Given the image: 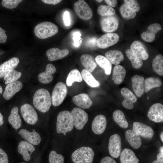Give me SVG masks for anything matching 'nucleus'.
I'll list each match as a JSON object with an SVG mask.
<instances>
[{
	"label": "nucleus",
	"mask_w": 163,
	"mask_h": 163,
	"mask_svg": "<svg viewBox=\"0 0 163 163\" xmlns=\"http://www.w3.org/2000/svg\"><path fill=\"white\" fill-rule=\"evenodd\" d=\"M0 163H8V159L7 154L0 148Z\"/></svg>",
	"instance_id": "46"
},
{
	"label": "nucleus",
	"mask_w": 163,
	"mask_h": 163,
	"mask_svg": "<svg viewBox=\"0 0 163 163\" xmlns=\"http://www.w3.org/2000/svg\"><path fill=\"white\" fill-rule=\"evenodd\" d=\"M67 93V89L66 85L62 82L57 83L53 90L51 100L53 105L58 106L63 102Z\"/></svg>",
	"instance_id": "5"
},
{
	"label": "nucleus",
	"mask_w": 163,
	"mask_h": 163,
	"mask_svg": "<svg viewBox=\"0 0 163 163\" xmlns=\"http://www.w3.org/2000/svg\"><path fill=\"white\" fill-rule=\"evenodd\" d=\"M147 116L151 121L159 123L163 121V105L160 103H156L150 108Z\"/></svg>",
	"instance_id": "12"
},
{
	"label": "nucleus",
	"mask_w": 163,
	"mask_h": 163,
	"mask_svg": "<svg viewBox=\"0 0 163 163\" xmlns=\"http://www.w3.org/2000/svg\"><path fill=\"white\" fill-rule=\"evenodd\" d=\"M69 53L66 49L60 50L58 48L54 47L48 50L46 52V55L49 61H54L62 59Z\"/></svg>",
	"instance_id": "23"
},
{
	"label": "nucleus",
	"mask_w": 163,
	"mask_h": 163,
	"mask_svg": "<svg viewBox=\"0 0 163 163\" xmlns=\"http://www.w3.org/2000/svg\"><path fill=\"white\" fill-rule=\"evenodd\" d=\"M81 75L82 79L89 86L93 88L99 86V82L95 79L91 72L86 69L82 70Z\"/></svg>",
	"instance_id": "35"
},
{
	"label": "nucleus",
	"mask_w": 163,
	"mask_h": 163,
	"mask_svg": "<svg viewBox=\"0 0 163 163\" xmlns=\"http://www.w3.org/2000/svg\"><path fill=\"white\" fill-rule=\"evenodd\" d=\"M56 132L58 133H66L72 130L74 127L71 113L68 110H63L58 115L56 121Z\"/></svg>",
	"instance_id": "2"
},
{
	"label": "nucleus",
	"mask_w": 163,
	"mask_h": 163,
	"mask_svg": "<svg viewBox=\"0 0 163 163\" xmlns=\"http://www.w3.org/2000/svg\"><path fill=\"white\" fill-rule=\"evenodd\" d=\"M74 126L77 129H82L88 120V114L83 110L75 107L71 112Z\"/></svg>",
	"instance_id": "7"
},
{
	"label": "nucleus",
	"mask_w": 163,
	"mask_h": 163,
	"mask_svg": "<svg viewBox=\"0 0 163 163\" xmlns=\"http://www.w3.org/2000/svg\"><path fill=\"white\" fill-rule=\"evenodd\" d=\"M123 1L125 4L136 12H138L139 11V5L136 0H124Z\"/></svg>",
	"instance_id": "44"
},
{
	"label": "nucleus",
	"mask_w": 163,
	"mask_h": 163,
	"mask_svg": "<svg viewBox=\"0 0 163 163\" xmlns=\"http://www.w3.org/2000/svg\"><path fill=\"white\" fill-rule=\"evenodd\" d=\"M125 53L130 60L133 66L136 69L140 68L143 65L142 59L138 57L130 49L127 50Z\"/></svg>",
	"instance_id": "36"
},
{
	"label": "nucleus",
	"mask_w": 163,
	"mask_h": 163,
	"mask_svg": "<svg viewBox=\"0 0 163 163\" xmlns=\"http://www.w3.org/2000/svg\"><path fill=\"white\" fill-rule=\"evenodd\" d=\"M21 72H18L14 69H11L4 78V80L5 81V84H8L17 81L21 77Z\"/></svg>",
	"instance_id": "40"
},
{
	"label": "nucleus",
	"mask_w": 163,
	"mask_h": 163,
	"mask_svg": "<svg viewBox=\"0 0 163 163\" xmlns=\"http://www.w3.org/2000/svg\"><path fill=\"white\" fill-rule=\"evenodd\" d=\"M101 163H117L116 161L112 158L106 156L101 160Z\"/></svg>",
	"instance_id": "49"
},
{
	"label": "nucleus",
	"mask_w": 163,
	"mask_h": 163,
	"mask_svg": "<svg viewBox=\"0 0 163 163\" xmlns=\"http://www.w3.org/2000/svg\"><path fill=\"white\" fill-rule=\"evenodd\" d=\"M19 62V59L17 57H14L0 65V78L4 77L10 71L15 68Z\"/></svg>",
	"instance_id": "25"
},
{
	"label": "nucleus",
	"mask_w": 163,
	"mask_h": 163,
	"mask_svg": "<svg viewBox=\"0 0 163 163\" xmlns=\"http://www.w3.org/2000/svg\"><path fill=\"white\" fill-rule=\"evenodd\" d=\"M43 2L48 4L56 5L62 1L61 0H42Z\"/></svg>",
	"instance_id": "51"
},
{
	"label": "nucleus",
	"mask_w": 163,
	"mask_h": 163,
	"mask_svg": "<svg viewBox=\"0 0 163 163\" xmlns=\"http://www.w3.org/2000/svg\"><path fill=\"white\" fill-rule=\"evenodd\" d=\"M97 40L96 38H93L90 40L89 41H88V43H89V45L90 46L91 45L94 46H95L96 44L97 45Z\"/></svg>",
	"instance_id": "53"
},
{
	"label": "nucleus",
	"mask_w": 163,
	"mask_h": 163,
	"mask_svg": "<svg viewBox=\"0 0 163 163\" xmlns=\"http://www.w3.org/2000/svg\"><path fill=\"white\" fill-rule=\"evenodd\" d=\"M157 159L152 163H163V153H159L157 156Z\"/></svg>",
	"instance_id": "50"
},
{
	"label": "nucleus",
	"mask_w": 163,
	"mask_h": 163,
	"mask_svg": "<svg viewBox=\"0 0 163 163\" xmlns=\"http://www.w3.org/2000/svg\"><path fill=\"white\" fill-rule=\"evenodd\" d=\"M115 122L121 128L124 129L128 126V123L123 113L120 110H115L113 114Z\"/></svg>",
	"instance_id": "34"
},
{
	"label": "nucleus",
	"mask_w": 163,
	"mask_h": 163,
	"mask_svg": "<svg viewBox=\"0 0 163 163\" xmlns=\"http://www.w3.org/2000/svg\"><path fill=\"white\" fill-rule=\"evenodd\" d=\"M120 11L122 17L127 20L134 18L136 15V12L125 3L120 6Z\"/></svg>",
	"instance_id": "39"
},
{
	"label": "nucleus",
	"mask_w": 163,
	"mask_h": 163,
	"mask_svg": "<svg viewBox=\"0 0 163 163\" xmlns=\"http://www.w3.org/2000/svg\"><path fill=\"white\" fill-rule=\"evenodd\" d=\"M126 75V70L121 65H117L113 68L112 79L116 85L121 84L123 81Z\"/></svg>",
	"instance_id": "29"
},
{
	"label": "nucleus",
	"mask_w": 163,
	"mask_h": 163,
	"mask_svg": "<svg viewBox=\"0 0 163 163\" xmlns=\"http://www.w3.org/2000/svg\"><path fill=\"white\" fill-rule=\"evenodd\" d=\"M94 152L90 147L84 146L74 151L72 155V159L74 163H92Z\"/></svg>",
	"instance_id": "4"
},
{
	"label": "nucleus",
	"mask_w": 163,
	"mask_h": 163,
	"mask_svg": "<svg viewBox=\"0 0 163 163\" xmlns=\"http://www.w3.org/2000/svg\"><path fill=\"white\" fill-rule=\"evenodd\" d=\"M58 31V27L56 24L48 21L40 23L34 28L35 35L40 39H45L54 36Z\"/></svg>",
	"instance_id": "3"
},
{
	"label": "nucleus",
	"mask_w": 163,
	"mask_h": 163,
	"mask_svg": "<svg viewBox=\"0 0 163 163\" xmlns=\"http://www.w3.org/2000/svg\"><path fill=\"white\" fill-rule=\"evenodd\" d=\"M82 81V78L79 70L74 69L69 73L66 78V84L68 86L70 87L74 82H81Z\"/></svg>",
	"instance_id": "38"
},
{
	"label": "nucleus",
	"mask_w": 163,
	"mask_h": 163,
	"mask_svg": "<svg viewBox=\"0 0 163 163\" xmlns=\"http://www.w3.org/2000/svg\"><path fill=\"white\" fill-rule=\"evenodd\" d=\"M97 12L99 15L104 17L113 15L115 13V11L108 5H102L98 7Z\"/></svg>",
	"instance_id": "41"
},
{
	"label": "nucleus",
	"mask_w": 163,
	"mask_h": 163,
	"mask_svg": "<svg viewBox=\"0 0 163 163\" xmlns=\"http://www.w3.org/2000/svg\"><path fill=\"white\" fill-rule=\"evenodd\" d=\"M56 71L55 66L51 64H47L45 72L40 73L38 76V79L41 83L47 84L53 79V76L51 74L55 73Z\"/></svg>",
	"instance_id": "24"
},
{
	"label": "nucleus",
	"mask_w": 163,
	"mask_h": 163,
	"mask_svg": "<svg viewBox=\"0 0 163 163\" xmlns=\"http://www.w3.org/2000/svg\"><path fill=\"white\" fill-rule=\"evenodd\" d=\"M74 11L80 19L88 20L92 17L93 11L87 3L84 0H79L76 2L74 5Z\"/></svg>",
	"instance_id": "6"
},
{
	"label": "nucleus",
	"mask_w": 163,
	"mask_h": 163,
	"mask_svg": "<svg viewBox=\"0 0 163 163\" xmlns=\"http://www.w3.org/2000/svg\"><path fill=\"white\" fill-rule=\"evenodd\" d=\"M152 68L154 71L160 76L163 75V57L161 54L157 55L153 60Z\"/></svg>",
	"instance_id": "37"
},
{
	"label": "nucleus",
	"mask_w": 163,
	"mask_h": 163,
	"mask_svg": "<svg viewBox=\"0 0 163 163\" xmlns=\"http://www.w3.org/2000/svg\"><path fill=\"white\" fill-rule=\"evenodd\" d=\"M34 106L42 113H45L50 109L52 104L51 98L48 90L44 88L38 90L34 94L33 99Z\"/></svg>",
	"instance_id": "1"
},
{
	"label": "nucleus",
	"mask_w": 163,
	"mask_h": 163,
	"mask_svg": "<svg viewBox=\"0 0 163 163\" xmlns=\"http://www.w3.org/2000/svg\"><path fill=\"white\" fill-rule=\"evenodd\" d=\"M160 136V139H161V141L163 142V131L161 133Z\"/></svg>",
	"instance_id": "55"
},
{
	"label": "nucleus",
	"mask_w": 163,
	"mask_h": 163,
	"mask_svg": "<svg viewBox=\"0 0 163 163\" xmlns=\"http://www.w3.org/2000/svg\"><path fill=\"white\" fill-rule=\"evenodd\" d=\"M7 39V36L5 31L0 27V43L6 42Z\"/></svg>",
	"instance_id": "47"
},
{
	"label": "nucleus",
	"mask_w": 163,
	"mask_h": 163,
	"mask_svg": "<svg viewBox=\"0 0 163 163\" xmlns=\"http://www.w3.org/2000/svg\"><path fill=\"white\" fill-rule=\"evenodd\" d=\"M120 92L124 99L122 103L123 106L128 109H133V103L137 101L136 97L131 91L126 88H121Z\"/></svg>",
	"instance_id": "15"
},
{
	"label": "nucleus",
	"mask_w": 163,
	"mask_h": 163,
	"mask_svg": "<svg viewBox=\"0 0 163 163\" xmlns=\"http://www.w3.org/2000/svg\"><path fill=\"white\" fill-rule=\"evenodd\" d=\"M20 112L24 120L28 124L34 125L37 121V113L31 105L25 104L22 105L20 107Z\"/></svg>",
	"instance_id": "8"
},
{
	"label": "nucleus",
	"mask_w": 163,
	"mask_h": 163,
	"mask_svg": "<svg viewBox=\"0 0 163 163\" xmlns=\"http://www.w3.org/2000/svg\"><path fill=\"white\" fill-rule=\"evenodd\" d=\"M23 86L22 82L17 81L7 84L3 94V97L6 100L11 99L17 92L21 89Z\"/></svg>",
	"instance_id": "16"
},
{
	"label": "nucleus",
	"mask_w": 163,
	"mask_h": 163,
	"mask_svg": "<svg viewBox=\"0 0 163 163\" xmlns=\"http://www.w3.org/2000/svg\"><path fill=\"white\" fill-rule=\"evenodd\" d=\"M49 160L50 163H64V158L61 154L52 150L50 153Z\"/></svg>",
	"instance_id": "42"
},
{
	"label": "nucleus",
	"mask_w": 163,
	"mask_h": 163,
	"mask_svg": "<svg viewBox=\"0 0 163 163\" xmlns=\"http://www.w3.org/2000/svg\"><path fill=\"white\" fill-rule=\"evenodd\" d=\"M22 1V0H3L2 2V5L6 8L12 9L17 7Z\"/></svg>",
	"instance_id": "43"
},
{
	"label": "nucleus",
	"mask_w": 163,
	"mask_h": 163,
	"mask_svg": "<svg viewBox=\"0 0 163 163\" xmlns=\"http://www.w3.org/2000/svg\"><path fill=\"white\" fill-rule=\"evenodd\" d=\"M4 123L3 117L1 113L0 112V126Z\"/></svg>",
	"instance_id": "54"
},
{
	"label": "nucleus",
	"mask_w": 163,
	"mask_h": 163,
	"mask_svg": "<svg viewBox=\"0 0 163 163\" xmlns=\"http://www.w3.org/2000/svg\"><path fill=\"white\" fill-rule=\"evenodd\" d=\"M125 137L129 145L133 149H138L142 144L140 136L133 129L127 130L125 133Z\"/></svg>",
	"instance_id": "21"
},
{
	"label": "nucleus",
	"mask_w": 163,
	"mask_h": 163,
	"mask_svg": "<svg viewBox=\"0 0 163 163\" xmlns=\"http://www.w3.org/2000/svg\"><path fill=\"white\" fill-rule=\"evenodd\" d=\"M105 56L111 64L116 65H119L124 59L122 52L117 50H113L107 51Z\"/></svg>",
	"instance_id": "28"
},
{
	"label": "nucleus",
	"mask_w": 163,
	"mask_h": 163,
	"mask_svg": "<svg viewBox=\"0 0 163 163\" xmlns=\"http://www.w3.org/2000/svg\"><path fill=\"white\" fill-rule=\"evenodd\" d=\"M161 29V26L159 24H152L148 26L146 31L142 33L141 37L145 41L152 42L154 40L155 34Z\"/></svg>",
	"instance_id": "20"
},
{
	"label": "nucleus",
	"mask_w": 163,
	"mask_h": 163,
	"mask_svg": "<svg viewBox=\"0 0 163 163\" xmlns=\"http://www.w3.org/2000/svg\"><path fill=\"white\" fill-rule=\"evenodd\" d=\"M96 1L98 2H101L103 0H96Z\"/></svg>",
	"instance_id": "58"
},
{
	"label": "nucleus",
	"mask_w": 163,
	"mask_h": 163,
	"mask_svg": "<svg viewBox=\"0 0 163 163\" xmlns=\"http://www.w3.org/2000/svg\"><path fill=\"white\" fill-rule=\"evenodd\" d=\"M102 30L104 32H111L117 29L119 25L118 19L113 15L103 17L100 21Z\"/></svg>",
	"instance_id": "11"
},
{
	"label": "nucleus",
	"mask_w": 163,
	"mask_h": 163,
	"mask_svg": "<svg viewBox=\"0 0 163 163\" xmlns=\"http://www.w3.org/2000/svg\"><path fill=\"white\" fill-rule=\"evenodd\" d=\"M107 121L105 117L102 114L97 116L93 120L91 125L93 132L95 134L100 135L105 131Z\"/></svg>",
	"instance_id": "14"
},
{
	"label": "nucleus",
	"mask_w": 163,
	"mask_h": 163,
	"mask_svg": "<svg viewBox=\"0 0 163 163\" xmlns=\"http://www.w3.org/2000/svg\"><path fill=\"white\" fill-rule=\"evenodd\" d=\"M72 100L76 105L84 109L89 108L93 104V102L88 95L85 93L74 96Z\"/></svg>",
	"instance_id": "22"
},
{
	"label": "nucleus",
	"mask_w": 163,
	"mask_h": 163,
	"mask_svg": "<svg viewBox=\"0 0 163 163\" xmlns=\"http://www.w3.org/2000/svg\"><path fill=\"white\" fill-rule=\"evenodd\" d=\"M24 163V162H22V163Z\"/></svg>",
	"instance_id": "60"
},
{
	"label": "nucleus",
	"mask_w": 163,
	"mask_h": 163,
	"mask_svg": "<svg viewBox=\"0 0 163 163\" xmlns=\"http://www.w3.org/2000/svg\"><path fill=\"white\" fill-rule=\"evenodd\" d=\"M2 91H3L2 88V87L0 85V94H1L2 93Z\"/></svg>",
	"instance_id": "56"
},
{
	"label": "nucleus",
	"mask_w": 163,
	"mask_h": 163,
	"mask_svg": "<svg viewBox=\"0 0 163 163\" xmlns=\"http://www.w3.org/2000/svg\"><path fill=\"white\" fill-rule=\"evenodd\" d=\"M104 1L108 5L113 7L116 6L117 2L116 0H105Z\"/></svg>",
	"instance_id": "52"
},
{
	"label": "nucleus",
	"mask_w": 163,
	"mask_h": 163,
	"mask_svg": "<svg viewBox=\"0 0 163 163\" xmlns=\"http://www.w3.org/2000/svg\"><path fill=\"white\" fill-rule=\"evenodd\" d=\"M18 134L23 139L33 145H38L41 141L40 134L34 129L32 132L28 131L26 129H22L19 131Z\"/></svg>",
	"instance_id": "17"
},
{
	"label": "nucleus",
	"mask_w": 163,
	"mask_h": 163,
	"mask_svg": "<svg viewBox=\"0 0 163 163\" xmlns=\"http://www.w3.org/2000/svg\"><path fill=\"white\" fill-rule=\"evenodd\" d=\"M130 49L140 59L143 60L147 59L149 57L144 46L140 41L135 40L131 44Z\"/></svg>",
	"instance_id": "26"
},
{
	"label": "nucleus",
	"mask_w": 163,
	"mask_h": 163,
	"mask_svg": "<svg viewBox=\"0 0 163 163\" xmlns=\"http://www.w3.org/2000/svg\"><path fill=\"white\" fill-rule=\"evenodd\" d=\"M120 158L121 163H139V161L134 152L128 148L121 152Z\"/></svg>",
	"instance_id": "27"
},
{
	"label": "nucleus",
	"mask_w": 163,
	"mask_h": 163,
	"mask_svg": "<svg viewBox=\"0 0 163 163\" xmlns=\"http://www.w3.org/2000/svg\"><path fill=\"white\" fill-rule=\"evenodd\" d=\"M133 129L145 139H151L154 135V132L150 126L139 122L133 123Z\"/></svg>",
	"instance_id": "13"
},
{
	"label": "nucleus",
	"mask_w": 163,
	"mask_h": 163,
	"mask_svg": "<svg viewBox=\"0 0 163 163\" xmlns=\"http://www.w3.org/2000/svg\"><path fill=\"white\" fill-rule=\"evenodd\" d=\"M108 151L110 155L114 158H117L120 155L122 152L121 140L120 136L117 134L112 135L109 139Z\"/></svg>",
	"instance_id": "9"
},
{
	"label": "nucleus",
	"mask_w": 163,
	"mask_h": 163,
	"mask_svg": "<svg viewBox=\"0 0 163 163\" xmlns=\"http://www.w3.org/2000/svg\"><path fill=\"white\" fill-rule=\"evenodd\" d=\"M95 60L100 67L104 70L106 75H110L112 69V64L106 57L101 55H98L95 57Z\"/></svg>",
	"instance_id": "32"
},
{
	"label": "nucleus",
	"mask_w": 163,
	"mask_h": 163,
	"mask_svg": "<svg viewBox=\"0 0 163 163\" xmlns=\"http://www.w3.org/2000/svg\"><path fill=\"white\" fill-rule=\"evenodd\" d=\"M161 79L157 77H149L146 78L144 82V89L146 93L153 88L160 87L162 85Z\"/></svg>",
	"instance_id": "33"
},
{
	"label": "nucleus",
	"mask_w": 163,
	"mask_h": 163,
	"mask_svg": "<svg viewBox=\"0 0 163 163\" xmlns=\"http://www.w3.org/2000/svg\"><path fill=\"white\" fill-rule=\"evenodd\" d=\"M163 146H162L160 148V152H161L163 153Z\"/></svg>",
	"instance_id": "57"
},
{
	"label": "nucleus",
	"mask_w": 163,
	"mask_h": 163,
	"mask_svg": "<svg viewBox=\"0 0 163 163\" xmlns=\"http://www.w3.org/2000/svg\"><path fill=\"white\" fill-rule=\"evenodd\" d=\"M147 99L148 100L149 99V97H147Z\"/></svg>",
	"instance_id": "59"
},
{
	"label": "nucleus",
	"mask_w": 163,
	"mask_h": 163,
	"mask_svg": "<svg viewBox=\"0 0 163 163\" xmlns=\"http://www.w3.org/2000/svg\"><path fill=\"white\" fill-rule=\"evenodd\" d=\"M18 111V107H14L12 109L8 118L9 123L15 129H19L21 125V120Z\"/></svg>",
	"instance_id": "30"
},
{
	"label": "nucleus",
	"mask_w": 163,
	"mask_h": 163,
	"mask_svg": "<svg viewBox=\"0 0 163 163\" xmlns=\"http://www.w3.org/2000/svg\"><path fill=\"white\" fill-rule=\"evenodd\" d=\"M81 34L79 32H76L73 34V39L74 42V45L76 47H78L80 45V40L81 39Z\"/></svg>",
	"instance_id": "45"
},
{
	"label": "nucleus",
	"mask_w": 163,
	"mask_h": 163,
	"mask_svg": "<svg viewBox=\"0 0 163 163\" xmlns=\"http://www.w3.org/2000/svg\"><path fill=\"white\" fill-rule=\"evenodd\" d=\"M63 20L66 26H69L70 24V19L69 12L67 11H66L63 15Z\"/></svg>",
	"instance_id": "48"
},
{
	"label": "nucleus",
	"mask_w": 163,
	"mask_h": 163,
	"mask_svg": "<svg viewBox=\"0 0 163 163\" xmlns=\"http://www.w3.org/2000/svg\"><path fill=\"white\" fill-rule=\"evenodd\" d=\"M35 150L32 144L24 141H21L18 147V152L22 155L24 160L27 161L30 160L31 155Z\"/></svg>",
	"instance_id": "18"
},
{
	"label": "nucleus",
	"mask_w": 163,
	"mask_h": 163,
	"mask_svg": "<svg viewBox=\"0 0 163 163\" xmlns=\"http://www.w3.org/2000/svg\"><path fill=\"white\" fill-rule=\"evenodd\" d=\"M80 59L83 66L90 72H92L97 66L93 57L90 54H83L81 56Z\"/></svg>",
	"instance_id": "31"
},
{
	"label": "nucleus",
	"mask_w": 163,
	"mask_h": 163,
	"mask_svg": "<svg viewBox=\"0 0 163 163\" xmlns=\"http://www.w3.org/2000/svg\"><path fill=\"white\" fill-rule=\"evenodd\" d=\"M131 79L134 91L138 97H141L145 91L144 78L136 75L132 77Z\"/></svg>",
	"instance_id": "19"
},
{
	"label": "nucleus",
	"mask_w": 163,
	"mask_h": 163,
	"mask_svg": "<svg viewBox=\"0 0 163 163\" xmlns=\"http://www.w3.org/2000/svg\"><path fill=\"white\" fill-rule=\"evenodd\" d=\"M119 36L116 33H107L102 35L97 40V47L105 49L113 46L118 42Z\"/></svg>",
	"instance_id": "10"
}]
</instances>
